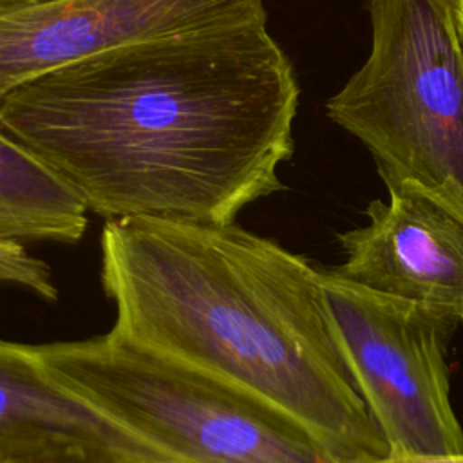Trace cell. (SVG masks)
Wrapping results in <instances>:
<instances>
[{
  "label": "cell",
  "instance_id": "obj_12",
  "mask_svg": "<svg viewBox=\"0 0 463 463\" xmlns=\"http://www.w3.org/2000/svg\"><path fill=\"white\" fill-rule=\"evenodd\" d=\"M56 0H0V11H11V9H22V7H33L42 5Z\"/></svg>",
  "mask_w": 463,
  "mask_h": 463
},
{
  "label": "cell",
  "instance_id": "obj_10",
  "mask_svg": "<svg viewBox=\"0 0 463 463\" xmlns=\"http://www.w3.org/2000/svg\"><path fill=\"white\" fill-rule=\"evenodd\" d=\"M0 279L36 293L45 302L58 300L49 264L33 257L16 239H0Z\"/></svg>",
  "mask_w": 463,
  "mask_h": 463
},
{
  "label": "cell",
  "instance_id": "obj_3",
  "mask_svg": "<svg viewBox=\"0 0 463 463\" xmlns=\"http://www.w3.org/2000/svg\"><path fill=\"white\" fill-rule=\"evenodd\" d=\"M22 345L51 382L177 463H333L268 402L112 329Z\"/></svg>",
  "mask_w": 463,
  "mask_h": 463
},
{
  "label": "cell",
  "instance_id": "obj_8",
  "mask_svg": "<svg viewBox=\"0 0 463 463\" xmlns=\"http://www.w3.org/2000/svg\"><path fill=\"white\" fill-rule=\"evenodd\" d=\"M0 463H177L51 382L0 342Z\"/></svg>",
  "mask_w": 463,
  "mask_h": 463
},
{
  "label": "cell",
  "instance_id": "obj_2",
  "mask_svg": "<svg viewBox=\"0 0 463 463\" xmlns=\"http://www.w3.org/2000/svg\"><path fill=\"white\" fill-rule=\"evenodd\" d=\"M101 284L112 331L206 371L298 421L333 463L389 445L336 340L322 269L235 222L105 221Z\"/></svg>",
  "mask_w": 463,
  "mask_h": 463
},
{
  "label": "cell",
  "instance_id": "obj_13",
  "mask_svg": "<svg viewBox=\"0 0 463 463\" xmlns=\"http://www.w3.org/2000/svg\"><path fill=\"white\" fill-rule=\"evenodd\" d=\"M454 7H456V20H458L461 42H463V0H454Z\"/></svg>",
  "mask_w": 463,
  "mask_h": 463
},
{
  "label": "cell",
  "instance_id": "obj_7",
  "mask_svg": "<svg viewBox=\"0 0 463 463\" xmlns=\"http://www.w3.org/2000/svg\"><path fill=\"white\" fill-rule=\"evenodd\" d=\"M365 224L336 233L344 260L331 269L374 291L463 322V217L414 186L387 188Z\"/></svg>",
  "mask_w": 463,
  "mask_h": 463
},
{
  "label": "cell",
  "instance_id": "obj_6",
  "mask_svg": "<svg viewBox=\"0 0 463 463\" xmlns=\"http://www.w3.org/2000/svg\"><path fill=\"white\" fill-rule=\"evenodd\" d=\"M266 18L264 0H56L0 11V92L109 49Z\"/></svg>",
  "mask_w": 463,
  "mask_h": 463
},
{
  "label": "cell",
  "instance_id": "obj_5",
  "mask_svg": "<svg viewBox=\"0 0 463 463\" xmlns=\"http://www.w3.org/2000/svg\"><path fill=\"white\" fill-rule=\"evenodd\" d=\"M320 269L336 340L389 456L463 452L447 365L459 322Z\"/></svg>",
  "mask_w": 463,
  "mask_h": 463
},
{
  "label": "cell",
  "instance_id": "obj_9",
  "mask_svg": "<svg viewBox=\"0 0 463 463\" xmlns=\"http://www.w3.org/2000/svg\"><path fill=\"white\" fill-rule=\"evenodd\" d=\"M85 197L22 143L0 132V239L78 242Z\"/></svg>",
  "mask_w": 463,
  "mask_h": 463
},
{
  "label": "cell",
  "instance_id": "obj_1",
  "mask_svg": "<svg viewBox=\"0 0 463 463\" xmlns=\"http://www.w3.org/2000/svg\"><path fill=\"white\" fill-rule=\"evenodd\" d=\"M300 87L266 24L96 52L0 92L5 132L105 221L230 224L284 190Z\"/></svg>",
  "mask_w": 463,
  "mask_h": 463
},
{
  "label": "cell",
  "instance_id": "obj_11",
  "mask_svg": "<svg viewBox=\"0 0 463 463\" xmlns=\"http://www.w3.org/2000/svg\"><path fill=\"white\" fill-rule=\"evenodd\" d=\"M378 463H463V452L434 456H387Z\"/></svg>",
  "mask_w": 463,
  "mask_h": 463
},
{
  "label": "cell",
  "instance_id": "obj_4",
  "mask_svg": "<svg viewBox=\"0 0 463 463\" xmlns=\"http://www.w3.org/2000/svg\"><path fill=\"white\" fill-rule=\"evenodd\" d=\"M371 51L326 103L385 184L463 217V42L454 0H365Z\"/></svg>",
  "mask_w": 463,
  "mask_h": 463
}]
</instances>
